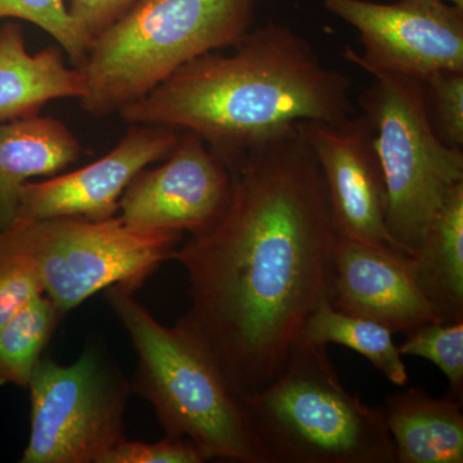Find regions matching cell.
Returning <instances> with one entry per match:
<instances>
[{
    "mask_svg": "<svg viewBox=\"0 0 463 463\" xmlns=\"http://www.w3.org/2000/svg\"><path fill=\"white\" fill-rule=\"evenodd\" d=\"M228 170L223 214L172 259L190 285L176 325L243 398L279 373L307 318L330 300L336 233L321 170L297 125L251 146Z\"/></svg>",
    "mask_w": 463,
    "mask_h": 463,
    "instance_id": "obj_1",
    "label": "cell"
},
{
    "mask_svg": "<svg viewBox=\"0 0 463 463\" xmlns=\"http://www.w3.org/2000/svg\"><path fill=\"white\" fill-rule=\"evenodd\" d=\"M233 53L209 52L121 109L133 125L199 136L230 169L251 146L300 121L354 115L352 81L289 26L251 29Z\"/></svg>",
    "mask_w": 463,
    "mask_h": 463,
    "instance_id": "obj_2",
    "label": "cell"
},
{
    "mask_svg": "<svg viewBox=\"0 0 463 463\" xmlns=\"http://www.w3.org/2000/svg\"><path fill=\"white\" fill-rule=\"evenodd\" d=\"M106 298L138 354L133 390L166 435L188 439L206 461L270 463L242 398L206 350L178 325L158 322L129 289L114 286Z\"/></svg>",
    "mask_w": 463,
    "mask_h": 463,
    "instance_id": "obj_3",
    "label": "cell"
},
{
    "mask_svg": "<svg viewBox=\"0 0 463 463\" xmlns=\"http://www.w3.org/2000/svg\"><path fill=\"white\" fill-rule=\"evenodd\" d=\"M261 0H139L91 42L76 69L85 112H120L176 70L209 52L233 48L254 25Z\"/></svg>",
    "mask_w": 463,
    "mask_h": 463,
    "instance_id": "obj_4",
    "label": "cell"
},
{
    "mask_svg": "<svg viewBox=\"0 0 463 463\" xmlns=\"http://www.w3.org/2000/svg\"><path fill=\"white\" fill-rule=\"evenodd\" d=\"M242 402L270 463H395L381 408L347 392L327 346L298 339L279 373Z\"/></svg>",
    "mask_w": 463,
    "mask_h": 463,
    "instance_id": "obj_5",
    "label": "cell"
},
{
    "mask_svg": "<svg viewBox=\"0 0 463 463\" xmlns=\"http://www.w3.org/2000/svg\"><path fill=\"white\" fill-rule=\"evenodd\" d=\"M181 232L143 231L120 216H58L16 222L0 231V265H23L66 315L102 289L136 291L170 260Z\"/></svg>",
    "mask_w": 463,
    "mask_h": 463,
    "instance_id": "obj_6",
    "label": "cell"
},
{
    "mask_svg": "<svg viewBox=\"0 0 463 463\" xmlns=\"http://www.w3.org/2000/svg\"><path fill=\"white\" fill-rule=\"evenodd\" d=\"M365 72L373 83L358 103L385 183L386 224L412 257L432 216L463 183V152L448 147L432 129L422 80L383 70Z\"/></svg>",
    "mask_w": 463,
    "mask_h": 463,
    "instance_id": "obj_7",
    "label": "cell"
},
{
    "mask_svg": "<svg viewBox=\"0 0 463 463\" xmlns=\"http://www.w3.org/2000/svg\"><path fill=\"white\" fill-rule=\"evenodd\" d=\"M30 437L23 463H102L124 435L129 383L99 346L78 361L42 358L30 380Z\"/></svg>",
    "mask_w": 463,
    "mask_h": 463,
    "instance_id": "obj_8",
    "label": "cell"
},
{
    "mask_svg": "<svg viewBox=\"0 0 463 463\" xmlns=\"http://www.w3.org/2000/svg\"><path fill=\"white\" fill-rule=\"evenodd\" d=\"M323 7L358 32L362 52L344 58L364 71L383 70L426 80L463 71V7L449 0H323Z\"/></svg>",
    "mask_w": 463,
    "mask_h": 463,
    "instance_id": "obj_9",
    "label": "cell"
},
{
    "mask_svg": "<svg viewBox=\"0 0 463 463\" xmlns=\"http://www.w3.org/2000/svg\"><path fill=\"white\" fill-rule=\"evenodd\" d=\"M232 176L205 142L181 132L163 165L143 170L128 185L118 212L125 223L143 231L209 230L223 214Z\"/></svg>",
    "mask_w": 463,
    "mask_h": 463,
    "instance_id": "obj_10",
    "label": "cell"
},
{
    "mask_svg": "<svg viewBox=\"0 0 463 463\" xmlns=\"http://www.w3.org/2000/svg\"><path fill=\"white\" fill-rule=\"evenodd\" d=\"M297 128L321 170L336 236L402 251L386 224L385 183L364 116Z\"/></svg>",
    "mask_w": 463,
    "mask_h": 463,
    "instance_id": "obj_11",
    "label": "cell"
},
{
    "mask_svg": "<svg viewBox=\"0 0 463 463\" xmlns=\"http://www.w3.org/2000/svg\"><path fill=\"white\" fill-rule=\"evenodd\" d=\"M181 132L134 125L105 156L90 165L42 182H26L18 194L16 222L58 216L103 221L118 212L128 185L151 164L166 158Z\"/></svg>",
    "mask_w": 463,
    "mask_h": 463,
    "instance_id": "obj_12",
    "label": "cell"
},
{
    "mask_svg": "<svg viewBox=\"0 0 463 463\" xmlns=\"http://www.w3.org/2000/svg\"><path fill=\"white\" fill-rule=\"evenodd\" d=\"M410 257L389 246L336 236L332 252V307L379 323L392 334H407L439 322L414 279Z\"/></svg>",
    "mask_w": 463,
    "mask_h": 463,
    "instance_id": "obj_13",
    "label": "cell"
},
{
    "mask_svg": "<svg viewBox=\"0 0 463 463\" xmlns=\"http://www.w3.org/2000/svg\"><path fill=\"white\" fill-rule=\"evenodd\" d=\"M84 94L83 75L65 65L57 47L29 53L18 24L0 26V123L39 115L51 100Z\"/></svg>",
    "mask_w": 463,
    "mask_h": 463,
    "instance_id": "obj_14",
    "label": "cell"
},
{
    "mask_svg": "<svg viewBox=\"0 0 463 463\" xmlns=\"http://www.w3.org/2000/svg\"><path fill=\"white\" fill-rule=\"evenodd\" d=\"M81 146L62 121L30 116L0 123V231L16 221L21 187L78 161Z\"/></svg>",
    "mask_w": 463,
    "mask_h": 463,
    "instance_id": "obj_15",
    "label": "cell"
},
{
    "mask_svg": "<svg viewBox=\"0 0 463 463\" xmlns=\"http://www.w3.org/2000/svg\"><path fill=\"white\" fill-rule=\"evenodd\" d=\"M381 408L397 463H462V402L425 389L392 392Z\"/></svg>",
    "mask_w": 463,
    "mask_h": 463,
    "instance_id": "obj_16",
    "label": "cell"
},
{
    "mask_svg": "<svg viewBox=\"0 0 463 463\" xmlns=\"http://www.w3.org/2000/svg\"><path fill=\"white\" fill-rule=\"evenodd\" d=\"M410 261L439 322L463 321V183L432 216Z\"/></svg>",
    "mask_w": 463,
    "mask_h": 463,
    "instance_id": "obj_17",
    "label": "cell"
},
{
    "mask_svg": "<svg viewBox=\"0 0 463 463\" xmlns=\"http://www.w3.org/2000/svg\"><path fill=\"white\" fill-rule=\"evenodd\" d=\"M300 339L319 345L335 344L349 347L368 359L395 385L405 386L410 381L407 367L402 359L403 355L392 340V332L379 323L335 309L328 298L322 301L307 318Z\"/></svg>",
    "mask_w": 463,
    "mask_h": 463,
    "instance_id": "obj_18",
    "label": "cell"
},
{
    "mask_svg": "<svg viewBox=\"0 0 463 463\" xmlns=\"http://www.w3.org/2000/svg\"><path fill=\"white\" fill-rule=\"evenodd\" d=\"M63 316L47 295L41 294L0 328V386H29Z\"/></svg>",
    "mask_w": 463,
    "mask_h": 463,
    "instance_id": "obj_19",
    "label": "cell"
},
{
    "mask_svg": "<svg viewBox=\"0 0 463 463\" xmlns=\"http://www.w3.org/2000/svg\"><path fill=\"white\" fill-rule=\"evenodd\" d=\"M402 355L430 361L443 373L449 385V397H463V321L431 322L407 332L399 345Z\"/></svg>",
    "mask_w": 463,
    "mask_h": 463,
    "instance_id": "obj_20",
    "label": "cell"
},
{
    "mask_svg": "<svg viewBox=\"0 0 463 463\" xmlns=\"http://www.w3.org/2000/svg\"><path fill=\"white\" fill-rule=\"evenodd\" d=\"M7 18L41 27L61 45L76 67L83 63L90 42L76 25L63 0H0V21Z\"/></svg>",
    "mask_w": 463,
    "mask_h": 463,
    "instance_id": "obj_21",
    "label": "cell"
},
{
    "mask_svg": "<svg viewBox=\"0 0 463 463\" xmlns=\"http://www.w3.org/2000/svg\"><path fill=\"white\" fill-rule=\"evenodd\" d=\"M426 109L435 134L448 147H463V71H438L423 80Z\"/></svg>",
    "mask_w": 463,
    "mask_h": 463,
    "instance_id": "obj_22",
    "label": "cell"
},
{
    "mask_svg": "<svg viewBox=\"0 0 463 463\" xmlns=\"http://www.w3.org/2000/svg\"><path fill=\"white\" fill-rule=\"evenodd\" d=\"M203 453L188 439L166 435L155 443L121 439L102 463H203Z\"/></svg>",
    "mask_w": 463,
    "mask_h": 463,
    "instance_id": "obj_23",
    "label": "cell"
},
{
    "mask_svg": "<svg viewBox=\"0 0 463 463\" xmlns=\"http://www.w3.org/2000/svg\"><path fill=\"white\" fill-rule=\"evenodd\" d=\"M41 294V283L32 270L23 265H0V328Z\"/></svg>",
    "mask_w": 463,
    "mask_h": 463,
    "instance_id": "obj_24",
    "label": "cell"
},
{
    "mask_svg": "<svg viewBox=\"0 0 463 463\" xmlns=\"http://www.w3.org/2000/svg\"><path fill=\"white\" fill-rule=\"evenodd\" d=\"M139 0H70L69 12L91 42L120 20Z\"/></svg>",
    "mask_w": 463,
    "mask_h": 463,
    "instance_id": "obj_25",
    "label": "cell"
},
{
    "mask_svg": "<svg viewBox=\"0 0 463 463\" xmlns=\"http://www.w3.org/2000/svg\"><path fill=\"white\" fill-rule=\"evenodd\" d=\"M449 2L455 3V5H461V7H463V0H449Z\"/></svg>",
    "mask_w": 463,
    "mask_h": 463,
    "instance_id": "obj_26",
    "label": "cell"
},
{
    "mask_svg": "<svg viewBox=\"0 0 463 463\" xmlns=\"http://www.w3.org/2000/svg\"><path fill=\"white\" fill-rule=\"evenodd\" d=\"M261 2H263V0H261Z\"/></svg>",
    "mask_w": 463,
    "mask_h": 463,
    "instance_id": "obj_27",
    "label": "cell"
}]
</instances>
